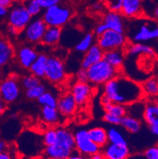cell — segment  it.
I'll list each match as a JSON object with an SVG mask.
<instances>
[{"label": "cell", "instance_id": "obj_39", "mask_svg": "<svg viewBox=\"0 0 158 159\" xmlns=\"http://www.w3.org/2000/svg\"><path fill=\"white\" fill-rule=\"evenodd\" d=\"M124 0H106V6L109 11L120 12Z\"/></svg>", "mask_w": 158, "mask_h": 159}, {"label": "cell", "instance_id": "obj_47", "mask_svg": "<svg viewBox=\"0 0 158 159\" xmlns=\"http://www.w3.org/2000/svg\"><path fill=\"white\" fill-rule=\"evenodd\" d=\"M14 1V0H0V5L8 9L9 7H12Z\"/></svg>", "mask_w": 158, "mask_h": 159}, {"label": "cell", "instance_id": "obj_12", "mask_svg": "<svg viewBox=\"0 0 158 159\" xmlns=\"http://www.w3.org/2000/svg\"><path fill=\"white\" fill-rule=\"evenodd\" d=\"M142 119L150 132L158 138V100L150 99L145 102Z\"/></svg>", "mask_w": 158, "mask_h": 159}, {"label": "cell", "instance_id": "obj_2", "mask_svg": "<svg viewBox=\"0 0 158 159\" xmlns=\"http://www.w3.org/2000/svg\"><path fill=\"white\" fill-rule=\"evenodd\" d=\"M56 133V142L45 147L43 154L47 159H67L75 151L74 133L66 128H57Z\"/></svg>", "mask_w": 158, "mask_h": 159}, {"label": "cell", "instance_id": "obj_27", "mask_svg": "<svg viewBox=\"0 0 158 159\" xmlns=\"http://www.w3.org/2000/svg\"><path fill=\"white\" fill-rule=\"evenodd\" d=\"M108 143L120 146H128V143L124 133L116 126H111L107 130Z\"/></svg>", "mask_w": 158, "mask_h": 159}, {"label": "cell", "instance_id": "obj_16", "mask_svg": "<svg viewBox=\"0 0 158 159\" xmlns=\"http://www.w3.org/2000/svg\"><path fill=\"white\" fill-rule=\"evenodd\" d=\"M56 108L63 117L71 116L76 112L78 105L70 92L64 93L58 98Z\"/></svg>", "mask_w": 158, "mask_h": 159}, {"label": "cell", "instance_id": "obj_5", "mask_svg": "<svg viewBox=\"0 0 158 159\" xmlns=\"http://www.w3.org/2000/svg\"><path fill=\"white\" fill-rule=\"evenodd\" d=\"M134 43H145L158 39V23L156 21H142L130 30V36Z\"/></svg>", "mask_w": 158, "mask_h": 159}, {"label": "cell", "instance_id": "obj_44", "mask_svg": "<svg viewBox=\"0 0 158 159\" xmlns=\"http://www.w3.org/2000/svg\"><path fill=\"white\" fill-rule=\"evenodd\" d=\"M0 159H14V157L12 153L8 150H5L2 154H0Z\"/></svg>", "mask_w": 158, "mask_h": 159}, {"label": "cell", "instance_id": "obj_20", "mask_svg": "<svg viewBox=\"0 0 158 159\" xmlns=\"http://www.w3.org/2000/svg\"><path fill=\"white\" fill-rule=\"evenodd\" d=\"M104 52L97 44H94L88 51L84 53L83 58L81 62V67L88 69L92 65L101 61L104 58Z\"/></svg>", "mask_w": 158, "mask_h": 159}, {"label": "cell", "instance_id": "obj_14", "mask_svg": "<svg viewBox=\"0 0 158 159\" xmlns=\"http://www.w3.org/2000/svg\"><path fill=\"white\" fill-rule=\"evenodd\" d=\"M93 89L89 82H76L72 86L70 93L74 98L78 106L86 105L92 98Z\"/></svg>", "mask_w": 158, "mask_h": 159}, {"label": "cell", "instance_id": "obj_43", "mask_svg": "<svg viewBox=\"0 0 158 159\" xmlns=\"http://www.w3.org/2000/svg\"><path fill=\"white\" fill-rule=\"evenodd\" d=\"M7 109V103L2 99V98L0 95V117L2 116Z\"/></svg>", "mask_w": 158, "mask_h": 159}, {"label": "cell", "instance_id": "obj_35", "mask_svg": "<svg viewBox=\"0 0 158 159\" xmlns=\"http://www.w3.org/2000/svg\"><path fill=\"white\" fill-rule=\"evenodd\" d=\"M24 5L32 17L38 16L43 10L37 0H26Z\"/></svg>", "mask_w": 158, "mask_h": 159}, {"label": "cell", "instance_id": "obj_41", "mask_svg": "<svg viewBox=\"0 0 158 159\" xmlns=\"http://www.w3.org/2000/svg\"><path fill=\"white\" fill-rule=\"evenodd\" d=\"M76 79L77 82H88V74H87L86 69L81 67L76 74Z\"/></svg>", "mask_w": 158, "mask_h": 159}, {"label": "cell", "instance_id": "obj_46", "mask_svg": "<svg viewBox=\"0 0 158 159\" xmlns=\"http://www.w3.org/2000/svg\"><path fill=\"white\" fill-rule=\"evenodd\" d=\"M67 159H89V157H86V156L82 155V154H78L76 151L73 153Z\"/></svg>", "mask_w": 158, "mask_h": 159}, {"label": "cell", "instance_id": "obj_30", "mask_svg": "<svg viewBox=\"0 0 158 159\" xmlns=\"http://www.w3.org/2000/svg\"><path fill=\"white\" fill-rule=\"evenodd\" d=\"M95 35L92 33H88L75 44L74 50L79 53H85L94 44Z\"/></svg>", "mask_w": 158, "mask_h": 159}, {"label": "cell", "instance_id": "obj_34", "mask_svg": "<svg viewBox=\"0 0 158 159\" xmlns=\"http://www.w3.org/2000/svg\"><path fill=\"white\" fill-rule=\"evenodd\" d=\"M20 83H21V86L25 90V89H30V88H33L34 86H37V85L40 84L41 82H40V79L39 78L36 77L32 74H30V75H24L20 79Z\"/></svg>", "mask_w": 158, "mask_h": 159}, {"label": "cell", "instance_id": "obj_7", "mask_svg": "<svg viewBox=\"0 0 158 159\" xmlns=\"http://www.w3.org/2000/svg\"><path fill=\"white\" fill-rule=\"evenodd\" d=\"M66 69L60 58L56 56H48L44 78L52 84L63 83L66 79Z\"/></svg>", "mask_w": 158, "mask_h": 159}, {"label": "cell", "instance_id": "obj_38", "mask_svg": "<svg viewBox=\"0 0 158 159\" xmlns=\"http://www.w3.org/2000/svg\"><path fill=\"white\" fill-rule=\"evenodd\" d=\"M143 155L146 159H158V144H155L146 149Z\"/></svg>", "mask_w": 158, "mask_h": 159}, {"label": "cell", "instance_id": "obj_23", "mask_svg": "<svg viewBox=\"0 0 158 159\" xmlns=\"http://www.w3.org/2000/svg\"><path fill=\"white\" fill-rule=\"evenodd\" d=\"M103 60L113 67L120 70L124 61V51L123 49H115V50L104 52Z\"/></svg>", "mask_w": 158, "mask_h": 159}, {"label": "cell", "instance_id": "obj_51", "mask_svg": "<svg viewBox=\"0 0 158 159\" xmlns=\"http://www.w3.org/2000/svg\"><path fill=\"white\" fill-rule=\"evenodd\" d=\"M127 159H146L143 154H134V155H130Z\"/></svg>", "mask_w": 158, "mask_h": 159}, {"label": "cell", "instance_id": "obj_52", "mask_svg": "<svg viewBox=\"0 0 158 159\" xmlns=\"http://www.w3.org/2000/svg\"><path fill=\"white\" fill-rule=\"evenodd\" d=\"M153 18L158 23V6L155 7L154 10L153 11Z\"/></svg>", "mask_w": 158, "mask_h": 159}, {"label": "cell", "instance_id": "obj_17", "mask_svg": "<svg viewBox=\"0 0 158 159\" xmlns=\"http://www.w3.org/2000/svg\"><path fill=\"white\" fill-rule=\"evenodd\" d=\"M102 22L107 29L119 33H125V23L124 17L120 12L108 11L104 14Z\"/></svg>", "mask_w": 158, "mask_h": 159}, {"label": "cell", "instance_id": "obj_3", "mask_svg": "<svg viewBox=\"0 0 158 159\" xmlns=\"http://www.w3.org/2000/svg\"><path fill=\"white\" fill-rule=\"evenodd\" d=\"M88 82L93 86H104L120 75V70L113 67L104 60L92 65L87 69Z\"/></svg>", "mask_w": 158, "mask_h": 159}, {"label": "cell", "instance_id": "obj_18", "mask_svg": "<svg viewBox=\"0 0 158 159\" xmlns=\"http://www.w3.org/2000/svg\"><path fill=\"white\" fill-rule=\"evenodd\" d=\"M104 159H127L130 156L128 146H120L108 143L101 148Z\"/></svg>", "mask_w": 158, "mask_h": 159}, {"label": "cell", "instance_id": "obj_36", "mask_svg": "<svg viewBox=\"0 0 158 159\" xmlns=\"http://www.w3.org/2000/svg\"><path fill=\"white\" fill-rule=\"evenodd\" d=\"M57 139V133H56V128H49L45 132L43 133L42 141L43 144L45 147L51 146L54 144Z\"/></svg>", "mask_w": 158, "mask_h": 159}, {"label": "cell", "instance_id": "obj_33", "mask_svg": "<svg viewBox=\"0 0 158 159\" xmlns=\"http://www.w3.org/2000/svg\"><path fill=\"white\" fill-rule=\"evenodd\" d=\"M46 91H47L46 86L43 84H42V83H40V84L37 85V86H34V87L25 89V96L29 100H32V101L37 100V99L43 93H45Z\"/></svg>", "mask_w": 158, "mask_h": 159}, {"label": "cell", "instance_id": "obj_45", "mask_svg": "<svg viewBox=\"0 0 158 159\" xmlns=\"http://www.w3.org/2000/svg\"><path fill=\"white\" fill-rule=\"evenodd\" d=\"M7 33H8L9 35L12 36V37H17V36H18L20 34V33H18V32H17L14 27L11 26V25H8V26H7Z\"/></svg>", "mask_w": 158, "mask_h": 159}, {"label": "cell", "instance_id": "obj_32", "mask_svg": "<svg viewBox=\"0 0 158 159\" xmlns=\"http://www.w3.org/2000/svg\"><path fill=\"white\" fill-rule=\"evenodd\" d=\"M39 105L42 107H52V108H56L57 106L58 98L54 93H52L50 91H46L43 93L40 98L37 99Z\"/></svg>", "mask_w": 158, "mask_h": 159}, {"label": "cell", "instance_id": "obj_22", "mask_svg": "<svg viewBox=\"0 0 158 159\" xmlns=\"http://www.w3.org/2000/svg\"><path fill=\"white\" fill-rule=\"evenodd\" d=\"M47 59H48V56L45 53H39L36 60L30 66V73L40 79L44 78Z\"/></svg>", "mask_w": 158, "mask_h": 159}, {"label": "cell", "instance_id": "obj_6", "mask_svg": "<svg viewBox=\"0 0 158 159\" xmlns=\"http://www.w3.org/2000/svg\"><path fill=\"white\" fill-rule=\"evenodd\" d=\"M21 86L17 75H11L0 81V95L7 104L14 103L21 96Z\"/></svg>", "mask_w": 158, "mask_h": 159}, {"label": "cell", "instance_id": "obj_4", "mask_svg": "<svg viewBox=\"0 0 158 159\" xmlns=\"http://www.w3.org/2000/svg\"><path fill=\"white\" fill-rule=\"evenodd\" d=\"M72 17V11L66 6H53L45 9L42 19L47 26L62 28L66 25Z\"/></svg>", "mask_w": 158, "mask_h": 159}, {"label": "cell", "instance_id": "obj_50", "mask_svg": "<svg viewBox=\"0 0 158 159\" xmlns=\"http://www.w3.org/2000/svg\"><path fill=\"white\" fill-rule=\"evenodd\" d=\"M7 14H8V10H7V8L0 5V18L5 17Z\"/></svg>", "mask_w": 158, "mask_h": 159}, {"label": "cell", "instance_id": "obj_28", "mask_svg": "<svg viewBox=\"0 0 158 159\" xmlns=\"http://www.w3.org/2000/svg\"><path fill=\"white\" fill-rule=\"evenodd\" d=\"M143 96L150 99H154L158 97V79L150 78L141 85Z\"/></svg>", "mask_w": 158, "mask_h": 159}, {"label": "cell", "instance_id": "obj_21", "mask_svg": "<svg viewBox=\"0 0 158 159\" xmlns=\"http://www.w3.org/2000/svg\"><path fill=\"white\" fill-rule=\"evenodd\" d=\"M62 28L47 26L40 44L47 47H54L59 43L62 37Z\"/></svg>", "mask_w": 158, "mask_h": 159}, {"label": "cell", "instance_id": "obj_26", "mask_svg": "<svg viewBox=\"0 0 158 159\" xmlns=\"http://www.w3.org/2000/svg\"><path fill=\"white\" fill-rule=\"evenodd\" d=\"M120 125L125 131L130 133V134L138 133L142 129L141 120L136 117L128 115V114L125 115L124 117H122Z\"/></svg>", "mask_w": 158, "mask_h": 159}, {"label": "cell", "instance_id": "obj_19", "mask_svg": "<svg viewBox=\"0 0 158 159\" xmlns=\"http://www.w3.org/2000/svg\"><path fill=\"white\" fill-rule=\"evenodd\" d=\"M15 57V49L7 37L0 35V68L11 63Z\"/></svg>", "mask_w": 158, "mask_h": 159}, {"label": "cell", "instance_id": "obj_37", "mask_svg": "<svg viewBox=\"0 0 158 159\" xmlns=\"http://www.w3.org/2000/svg\"><path fill=\"white\" fill-rule=\"evenodd\" d=\"M121 119L122 118L120 117L108 113V112H104L103 116V120L108 124H111V126H119L121 122Z\"/></svg>", "mask_w": 158, "mask_h": 159}, {"label": "cell", "instance_id": "obj_13", "mask_svg": "<svg viewBox=\"0 0 158 159\" xmlns=\"http://www.w3.org/2000/svg\"><path fill=\"white\" fill-rule=\"evenodd\" d=\"M38 54L33 45L24 44L15 51V58L21 67L25 70H29L30 66L36 60Z\"/></svg>", "mask_w": 158, "mask_h": 159}, {"label": "cell", "instance_id": "obj_53", "mask_svg": "<svg viewBox=\"0 0 158 159\" xmlns=\"http://www.w3.org/2000/svg\"><path fill=\"white\" fill-rule=\"evenodd\" d=\"M59 159H66V158H59Z\"/></svg>", "mask_w": 158, "mask_h": 159}, {"label": "cell", "instance_id": "obj_11", "mask_svg": "<svg viewBox=\"0 0 158 159\" xmlns=\"http://www.w3.org/2000/svg\"><path fill=\"white\" fill-rule=\"evenodd\" d=\"M32 17L26 10L24 4H17L11 8L8 13V25L14 27L19 33L25 30L32 21Z\"/></svg>", "mask_w": 158, "mask_h": 159}, {"label": "cell", "instance_id": "obj_10", "mask_svg": "<svg viewBox=\"0 0 158 159\" xmlns=\"http://www.w3.org/2000/svg\"><path fill=\"white\" fill-rule=\"evenodd\" d=\"M75 151L82 155L90 157L93 154L101 151V148L95 144L89 138L88 130L78 129L74 133Z\"/></svg>", "mask_w": 158, "mask_h": 159}, {"label": "cell", "instance_id": "obj_24", "mask_svg": "<svg viewBox=\"0 0 158 159\" xmlns=\"http://www.w3.org/2000/svg\"><path fill=\"white\" fill-rule=\"evenodd\" d=\"M89 138L98 147L103 148L108 143L107 130L101 127H94L88 130Z\"/></svg>", "mask_w": 158, "mask_h": 159}, {"label": "cell", "instance_id": "obj_15", "mask_svg": "<svg viewBox=\"0 0 158 159\" xmlns=\"http://www.w3.org/2000/svg\"><path fill=\"white\" fill-rule=\"evenodd\" d=\"M120 13L130 19L140 18L143 14V0H124Z\"/></svg>", "mask_w": 158, "mask_h": 159}, {"label": "cell", "instance_id": "obj_42", "mask_svg": "<svg viewBox=\"0 0 158 159\" xmlns=\"http://www.w3.org/2000/svg\"><path fill=\"white\" fill-rule=\"evenodd\" d=\"M107 30H108V29H107V27L105 26V25L101 21V22H100L99 24H97V25H96L95 29H94L93 34L95 36H97V37H99V36H101V34H103L104 32H106Z\"/></svg>", "mask_w": 158, "mask_h": 159}, {"label": "cell", "instance_id": "obj_49", "mask_svg": "<svg viewBox=\"0 0 158 159\" xmlns=\"http://www.w3.org/2000/svg\"><path fill=\"white\" fill-rule=\"evenodd\" d=\"M89 159H104V156H103V154L101 153V151H100V152L96 153V154L90 156V157H89Z\"/></svg>", "mask_w": 158, "mask_h": 159}, {"label": "cell", "instance_id": "obj_1", "mask_svg": "<svg viewBox=\"0 0 158 159\" xmlns=\"http://www.w3.org/2000/svg\"><path fill=\"white\" fill-rule=\"evenodd\" d=\"M103 95L111 102L125 106L141 101L144 97L138 82L121 75L104 85Z\"/></svg>", "mask_w": 158, "mask_h": 159}, {"label": "cell", "instance_id": "obj_48", "mask_svg": "<svg viewBox=\"0 0 158 159\" xmlns=\"http://www.w3.org/2000/svg\"><path fill=\"white\" fill-rule=\"evenodd\" d=\"M7 144L3 140H0V154H2L5 150H7Z\"/></svg>", "mask_w": 158, "mask_h": 159}, {"label": "cell", "instance_id": "obj_31", "mask_svg": "<svg viewBox=\"0 0 158 159\" xmlns=\"http://www.w3.org/2000/svg\"><path fill=\"white\" fill-rule=\"evenodd\" d=\"M102 106L104 112H108V113L115 115L116 116L120 117V118L124 117V116L127 114V108L125 105L115 104L110 102L105 105H103Z\"/></svg>", "mask_w": 158, "mask_h": 159}, {"label": "cell", "instance_id": "obj_25", "mask_svg": "<svg viewBox=\"0 0 158 159\" xmlns=\"http://www.w3.org/2000/svg\"><path fill=\"white\" fill-rule=\"evenodd\" d=\"M40 112L42 120L49 125H56L59 124L63 117L56 108L47 106L42 107Z\"/></svg>", "mask_w": 158, "mask_h": 159}, {"label": "cell", "instance_id": "obj_8", "mask_svg": "<svg viewBox=\"0 0 158 159\" xmlns=\"http://www.w3.org/2000/svg\"><path fill=\"white\" fill-rule=\"evenodd\" d=\"M127 43V36L124 33L107 30L103 34L97 37V44L104 52L115 49H123Z\"/></svg>", "mask_w": 158, "mask_h": 159}, {"label": "cell", "instance_id": "obj_9", "mask_svg": "<svg viewBox=\"0 0 158 159\" xmlns=\"http://www.w3.org/2000/svg\"><path fill=\"white\" fill-rule=\"evenodd\" d=\"M47 28V25L42 18H35L32 19L19 35L25 44L31 45L40 44Z\"/></svg>", "mask_w": 158, "mask_h": 159}, {"label": "cell", "instance_id": "obj_29", "mask_svg": "<svg viewBox=\"0 0 158 159\" xmlns=\"http://www.w3.org/2000/svg\"><path fill=\"white\" fill-rule=\"evenodd\" d=\"M127 53L130 56H138V55L153 56L154 50L153 48L145 43H133L127 48Z\"/></svg>", "mask_w": 158, "mask_h": 159}, {"label": "cell", "instance_id": "obj_40", "mask_svg": "<svg viewBox=\"0 0 158 159\" xmlns=\"http://www.w3.org/2000/svg\"><path fill=\"white\" fill-rule=\"evenodd\" d=\"M42 9H47L53 6L59 5L63 2V0H37Z\"/></svg>", "mask_w": 158, "mask_h": 159}]
</instances>
